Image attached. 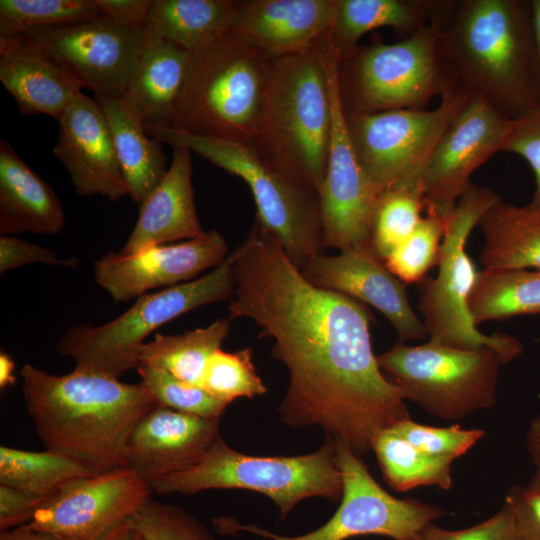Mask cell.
<instances>
[{
	"label": "cell",
	"instance_id": "cell-1",
	"mask_svg": "<svg viewBox=\"0 0 540 540\" xmlns=\"http://www.w3.org/2000/svg\"><path fill=\"white\" fill-rule=\"evenodd\" d=\"M230 254L228 318L250 319L273 340L270 353L289 374L278 407L285 425L319 426L361 456L378 433L410 418L373 352L363 303L309 282L256 221Z\"/></svg>",
	"mask_w": 540,
	"mask_h": 540
},
{
	"label": "cell",
	"instance_id": "cell-2",
	"mask_svg": "<svg viewBox=\"0 0 540 540\" xmlns=\"http://www.w3.org/2000/svg\"><path fill=\"white\" fill-rule=\"evenodd\" d=\"M20 376L26 410L46 450L98 474L128 467L131 432L156 405L140 382L75 368L55 375L31 364Z\"/></svg>",
	"mask_w": 540,
	"mask_h": 540
},
{
	"label": "cell",
	"instance_id": "cell-3",
	"mask_svg": "<svg viewBox=\"0 0 540 540\" xmlns=\"http://www.w3.org/2000/svg\"><path fill=\"white\" fill-rule=\"evenodd\" d=\"M432 19L472 95L510 120L538 103L530 0H443Z\"/></svg>",
	"mask_w": 540,
	"mask_h": 540
},
{
	"label": "cell",
	"instance_id": "cell-4",
	"mask_svg": "<svg viewBox=\"0 0 540 540\" xmlns=\"http://www.w3.org/2000/svg\"><path fill=\"white\" fill-rule=\"evenodd\" d=\"M322 40L306 50L272 59L252 142L266 163L318 196L332 131Z\"/></svg>",
	"mask_w": 540,
	"mask_h": 540
},
{
	"label": "cell",
	"instance_id": "cell-5",
	"mask_svg": "<svg viewBox=\"0 0 540 540\" xmlns=\"http://www.w3.org/2000/svg\"><path fill=\"white\" fill-rule=\"evenodd\" d=\"M192 55L183 92L164 125L252 145L273 58L230 32Z\"/></svg>",
	"mask_w": 540,
	"mask_h": 540
},
{
	"label": "cell",
	"instance_id": "cell-6",
	"mask_svg": "<svg viewBox=\"0 0 540 540\" xmlns=\"http://www.w3.org/2000/svg\"><path fill=\"white\" fill-rule=\"evenodd\" d=\"M458 83L435 19L398 42L359 45L338 59V93L346 114L425 109Z\"/></svg>",
	"mask_w": 540,
	"mask_h": 540
},
{
	"label": "cell",
	"instance_id": "cell-7",
	"mask_svg": "<svg viewBox=\"0 0 540 540\" xmlns=\"http://www.w3.org/2000/svg\"><path fill=\"white\" fill-rule=\"evenodd\" d=\"M158 494L192 495L210 489H244L270 498L284 520L301 501H340L342 476L336 442L327 437L315 452L298 456H256L231 448L220 436L194 466L150 483Z\"/></svg>",
	"mask_w": 540,
	"mask_h": 540
},
{
	"label": "cell",
	"instance_id": "cell-8",
	"mask_svg": "<svg viewBox=\"0 0 540 540\" xmlns=\"http://www.w3.org/2000/svg\"><path fill=\"white\" fill-rule=\"evenodd\" d=\"M146 133L181 147L242 179L256 205V222L301 269L322 252L319 196L271 167L251 144L186 133L164 124L145 123Z\"/></svg>",
	"mask_w": 540,
	"mask_h": 540
},
{
	"label": "cell",
	"instance_id": "cell-9",
	"mask_svg": "<svg viewBox=\"0 0 540 540\" xmlns=\"http://www.w3.org/2000/svg\"><path fill=\"white\" fill-rule=\"evenodd\" d=\"M234 291L232 257L206 275L136 298L121 315L102 325L70 327L56 343L74 368L119 379L138 368L145 339L159 327L198 307L231 299Z\"/></svg>",
	"mask_w": 540,
	"mask_h": 540
},
{
	"label": "cell",
	"instance_id": "cell-10",
	"mask_svg": "<svg viewBox=\"0 0 540 540\" xmlns=\"http://www.w3.org/2000/svg\"><path fill=\"white\" fill-rule=\"evenodd\" d=\"M501 199L492 189L473 184L458 200L441 244L437 275L419 283L418 309L430 341L461 349L487 347L506 364L522 354L523 345L510 335H486L477 329L469 298L478 272L466 252L473 228Z\"/></svg>",
	"mask_w": 540,
	"mask_h": 540
},
{
	"label": "cell",
	"instance_id": "cell-11",
	"mask_svg": "<svg viewBox=\"0 0 540 540\" xmlns=\"http://www.w3.org/2000/svg\"><path fill=\"white\" fill-rule=\"evenodd\" d=\"M377 361L405 400L449 421L494 405L499 368L504 364L487 347L461 349L430 340L420 345L398 340Z\"/></svg>",
	"mask_w": 540,
	"mask_h": 540
},
{
	"label": "cell",
	"instance_id": "cell-12",
	"mask_svg": "<svg viewBox=\"0 0 540 540\" xmlns=\"http://www.w3.org/2000/svg\"><path fill=\"white\" fill-rule=\"evenodd\" d=\"M336 442V460L342 476L340 505L319 528L302 535L284 536L232 518L216 520L223 534L247 532L268 540H347L377 535L393 540H420L424 529L446 512L415 499H399L373 478L361 456L341 441Z\"/></svg>",
	"mask_w": 540,
	"mask_h": 540
},
{
	"label": "cell",
	"instance_id": "cell-13",
	"mask_svg": "<svg viewBox=\"0 0 540 540\" xmlns=\"http://www.w3.org/2000/svg\"><path fill=\"white\" fill-rule=\"evenodd\" d=\"M472 96L458 83L432 110L344 112L356 157L378 194L391 186L420 178L439 139Z\"/></svg>",
	"mask_w": 540,
	"mask_h": 540
},
{
	"label": "cell",
	"instance_id": "cell-14",
	"mask_svg": "<svg viewBox=\"0 0 540 540\" xmlns=\"http://www.w3.org/2000/svg\"><path fill=\"white\" fill-rule=\"evenodd\" d=\"M332 99V131L327 168L319 194L323 248L339 252L371 247L370 219L378 195L352 147L337 86L338 57L322 41Z\"/></svg>",
	"mask_w": 540,
	"mask_h": 540
},
{
	"label": "cell",
	"instance_id": "cell-15",
	"mask_svg": "<svg viewBox=\"0 0 540 540\" xmlns=\"http://www.w3.org/2000/svg\"><path fill=\"white\" fill-rule=\"evenodd\" d=\"M27 34L51 52L81 89L91 90L95 96L120 98L125 97L135 59L149 31L98 16Z\"/></svg>",
	"mask_w": 540,
	"mask_h": 540
},
{
	"label": "cell",
	"instance_id": "cell-16",
	"mask_svg": "<svg viewBox=\"0 0 540 540\" xmlns=\"http://www.w3.org/2000/svg\"><path fill=\"white\" fill-rule=\"evenodd\" d=\"M152 492L129 467L80 478L50 496L23 526L62 540H99L130 519Z\"/></svg>",
	"mask_w": 540,
	"mask_h": 540
},
{
	"label": "cell",
	"instance_id": "cell-17",
	"mask_svg": "<svg viewBox=\"0 0 540 540\" xmlns=\"http://www.w3.org/2000/svg\"><path fill=\"white\" fill-rule=\"evenodd\" d=\"M510 122L481 97L472 96L439 139L421 173L426 211L452 213L472 187L473 172L501 151Z\"/></svg>",
	"mask_w": 540,
	"mask_h": 540
},
{
	"label": "cell",
	"instance_id": "cell-18",
	"mask_svg": "<svg viewBox=\"0 0 540 540\" xmlns=\"http://www.w3.org/2000/svg\"><path fill=\"white\" fill-rule=\"evenodd\" d=\"M228 255L225 238L210 230L199 238L134 254L108 252L93 264L94 278L115 302H127L155 289L194 280L222 264Z\"/></svg>",
	"mask_w": 540,
	"mask_h": 540
},
{
	"label": "cell",
	"instance_id": "cell-19",
	"mask_svg": "<svg viewBox=\"0 0 540 540\" xmlns=\"http://www.w3.org/2000/svg\"><path fill=\"white\" fill-rule=\"evenodd\" d=\"M300 271L318 287L377 309L394 327L400 341L422 340L428 336L409 302L405 283L389 271L371 247L353 248L336 255L321 253Z\"/></svg>",
	"mask_w": 540,
	"mask_h": 540
},
{
	"label": "cell",
	"instance_id": "cell-20",
	"mask_svg": "<svg viewBox=\"0 0 540 540\" xmlns=\"http://www.w3.org/2000/svg\"><path fill=\"white\" fill-rule=\"evenodd\" d=\"M58 123L52 154L68 173L75 192L111 201L129 196L110 126L97 100L78 93Z\"/></svg>",
	"mask_w": 540,
	"mask_h": 540
},
{
	"label": "cell",
	"instance_id": "cell-21",
	"mask_svg": "<svg viewBox=\"0 0 540 540\" xmlns=\"http://www.w3.org/2000/svg\"><path fill=\"white\" fill-rule=\"evenodd\" d=\"M219 419L154 405L136 424L127 444V464L151 483L196 465L221 436Z\"/></svg>",
	"mask_w": 540,
	"mask_h": 540
},
{
	"label": "cell",
	"instance_id": "cell-22",
	"mask_svg": "<svg viewBox=\"0 0 540 540\" xmlns=\"http://www.w3.org/2000/svg\"><path fill=\"white\" fill-rule=\"evenodd\" d=\"M335 9L336 0H239L230 33L277 58L322 40Z\"/></svg>",
	"mask_w": 540,
	"mask_h": 540
},
{
	"label": "cell",
	"instance_id": "cell-23",
	"mask_svg": "<svg viewBox=\"0 0 540 540\" xmlns=\"http://www.w3.org/2000/svg\"><path fill=\"white\" fill-rule=\"evenodd\" d=\"M0 81L23 115L60 119L82 89L36 38L0 37Z\"/></svg>",
	"mask_w": 540,
	"mask_h": 540
},
{
	"label": "cell",
	"instance_id": "cell-24",
	"mask_svg": "<svg viewBox=\"0 0 540 540\" xmlns=\"http://www.w3.org/2000/svg\"><path fill=\"white\" fill-rule=\"evenodd\" d=\"M191 153L186 148H174L165 176L139 205L137 221L120 253L134 254L157 245L199 238L207 232L197 215Z\"/></svg>",
	"mask_w": 540,
	"mask_h": 540
},
{
	"label": "cell",
	"instance_id": "cell-25",
	"mask_svg": "<svg viewBox=\"0 0 540 540\" xmlns=\"http://www.w3.org/2000/svg\"><path fill=\"white\" fill-rule=\"evenodd\" d=\"M65 223L53 188L0 140V233L56 235Z\"/></svg>",
	"mask_w": 540,
	"mask_h": 540
},
{
	"label": "cell",
	"instance_id": "cell-26",
	"mask_svg": "<svg viewBox=\"0 0 540 540\" xmlns=\"http://www.w3.org/2000/svg\"><path fill=\"white\" fill-rule=\"evenodd\" d=\"M192 56L149 32L135 59L125 94L144 123H168L186 84Z\"/></svg>",
	"mask_w": 540,
	"mask_h": 540
},
{
	"label": "cell",
	"instance_id": "cell-27",
	"mask_svg": "<svg viewBox=\"0 0 540 540\" xmlns=\"http://www.w3.org/2000/svg\"><path fill=\"white\" fill-rule=\"evenodd\" d=\"M95 99L109 123L129 196L140 205L168 170L162 142L146 133L143 119L125 97L95 96Z\"/></svg>",
	"mask_w": 540,
	"mask_h": 540
},
{
	"label": "cell",
	"instance_id": "cell-28",
	"mask_svg": "<svg viewBox=\"0 0 540 540\" xmlns=\"http://www.w3.org/2000/svg\"><path fill=\"white\" fill-rule=\"evenodd\" d=\"M442 0H336L334 18L327 33L338 59L350 55L360 38L374 29L389 27L403 38L425 26Z\"/></svg>",
	"mask_w": 540,
	"mask_h": 540
},
{
	"label": "cell",
	"instance_id": "cell-29",
	"mask_svg": "<svg viewBox=\"0 0 540 540\" xmlns=\"http://www.w3.org/2000/svg\"><path fill=\"white\" fill-rule=\"evenodd\" d=\"M480 261L487 270H540V208L502 199L481 218Z\"/></svg>",
	"mask_w": 540,
	"mask_h": 540
},
{
	"label": "cell",
	"instance_id": "cell-30",
	"mask_svg": "<svg viewBox=\"0 0 540 540\" xmlns=\"http://www.w3.org/2000/svg\"><path fill=\"white\" fill-rule=\"evenodd\" d=\"M239 0H154L147 29L191 54L230 32Z\"/></svg>",
	"mask_w": 540,
	"mask_h": 540
},
{
	"label": "cell",
	"instance_id": "cell-31",
	"mask_svg": "<svg viewBox=\"0 0 540 540\" xmlns=\"http://www.w3.org/2000/svg\"><path fill=\"white\" fill-rule=\"evenodd\" d=\"M230 327L231 320L227 317L180 334H155L141 347L139 366L163 369L180 380L201 387L207 361L221 349Z\"/></svg>",
	"mask_w": 540,
	"mask_h": 540
},
{
	"label": "cell",
	"instance_id": "cell-32",
	"mask_svg": "<svg viewBox=\"0 0 540 540\" xmlns=\"http://www.w3.org/2000/svg\"><path fill=\"white\" fill-rule=\"evenodd\" d=\"M469 309L476 325L540 314V270L479 271L469 298Z\"/></svg>",
	"mask_w": 540,
	"mask_h": 540
},
{
	"label": "cell",
	"instance_id": "cell-33",
	"mask_svg": "<svg viewBox=\"0 0 540 540\" xmlns=\"http://www.w3.org/2000/svg\"><path fill=\"white\" fill-rule=\"evenodd\" d=\"M371 450L385 482L395 491L407 492L420 486L452 488L453 460L419 450L392 428L376 435Z\"/></svg>",
	"mask_w": 540,
	"mask_h": 540
},
{
	"label": "cell",
	"instance_id": "cell-34",
	"mask_svg": "<svg viewBox=\"0 0 540 540\" xmlns=\"http://www.w3.org/2000/svg\"><path fill=\"white\" fill-rule=\"evenodd\" d=\"M85 465L46 450L0 447V484L50 497L80 478L96 475Z\"/></svg>",
	"mask_w": 540,
	"mask_h": 540
},
{
	"label": "cell",
	"instance_id": "cell-35",
	"mask_svg": "<svg viewBox=\"0 0 540 540\" xmlns=\"http://www.w3.org/2000/svg\"><path fill=\"white\" fill-rule=\"evenodd\" d=\"M421 179L382 190L376 197L370 219V245L383 262L414 231L425 208Z\"/></svg>",
	"mask_w": 540,
	"mask_h": 540
},
{
	"label": "cell",
	"instance_id": "cell-36",
	"mask_svg": "<svg viewBox=\"0 0 540 540\" xmlns=\"http://www.w3.org/2000/svg\"><path fill=\"white\" fill-rule=\"evenodd\" d=\"M101 16L94 0H1L0 37Z\"/></svg>",
	"mask_w": 540,
	"mask_h": 540
},
{
	"label": "cell",
	"instance_id": "cell-37",
	"mask_svg": "<svg viewBox=\"0 0 540 540\" xmlns=\"http://www.w3.org/2000/svg\"><path fill=\"white\" fill-rule=\"evenodd\" d=\"M410 236L384 261L389 271L403 283H420L437 266L449 216L426 211Z\"/></svg>",
	"mask_w": 540,
	"mask_h": 540
},
{
	"label": "cell",
	"instance_id": "cell-38",
	"mask_svg": "<svg viewBox=\"0 0 540 540\" xmlns=\"http://www.w3.org/2000/svg\"><path fill=\"white\" fill-rule=\"evenodd\" d=\"M251 348L234 352L219 349L207 361L201 387L212 396L231 403L238 398H253L267 392L256 372Z\"/></svg>",
	"mask_w": 540,
	"mask_h": 540
},
{
	"label": "cell",
	"instance_id": "cell-39",
	"mask_svg": "<svg viewBox=\"0 0 540 540\" xmlns=\"http://www.w3.org/2000/svg\"><path fill=\"white\" fill-rule=\"evenodd\" d=\"M140 383L157 405L207 419H219L229 403L209 394L202 387L180 380L167 371L140 365Z\"/></svg>",
	"mask_w": 540,
	"mask_h": 540
},
{
	"label": "cell",
	"instance_id": "cell-40",
	"mask_svg": "<svg viewBox=\"0 0 540 540\" xmlns=\"http://www.w3.org/2000/svg\"><path fill=\"white\" fill-rule=\"evenodd\" d=\"M146 540H216L182 508L149 497L129 519Z\"/></svg>",
	"mask_w": 540,
	"mask_h": 540
},
{
	"label": "cell",
	"instance_id": "cell-41",
	"mask_svg": "<svg viewBox=\"0 0 540 540\" xmlns=\"http://www.w3.org/2000/svg\"><path fill=\"white\" fill-rule=\"evenodd\" d=\"M391 428L419 450L453 461L467 453L485 435L482 429H465L457 424L448 427L428 426L411 418Z\"/></svg>",
	"mask_w": 540,
	"mask_h": 540
},
{
	"label": "cell",
	"instance_id": "cell-42",
	"mask_svg": "<svg viewBox=\"0 0 540 540\" xmlns=\"http://www.w3.org/2000/svg\"><path fill=\"white\" fill-rule=\"evenodd\" d=\"M501 151L522 157L534 175V193L529 205L540 208V102L511 120Z\"/></svg>",
	"mask_w": 540,
	"mask_h": 540
},
{
	"label": "cell",
	"instance_id": "cell-43",
	"mask_svg": "<svg viewBox=\"0 0 540 540\" xmlns=\"http://www.w3.org/2000/svg\"><path fill=\"white\" fill-rule=\"evenodd\" d=\"M420 540H521L517 530L514 510L505 497L503 506L483 522L460 530H447L429 524Z\"/></svg>",
	"mask_w": 540,
	"mask_h": 540
},
{
	"label": "cell",
	"instance_id": "cell-44",
	"mask_svg": "<svg viewBox=\"0 0 540 540\" xmlns=\"http://www.w3.org/2000/svg\"><path fill=\"white\" fill-rule=\"evenodd\" d=\"M35 263L75 268L78 264V259L75 257L59 258L53 251L46 247L24 241L13 235H1V274Z\"/></svg>",
	"mask_w": 540,
	"mask_h": 540
},
{
	"label": "cell",
	"instance_id": "cell-45",
	"mask_svg": "<svg viewBox=\"0 0 540 540\" xmlns=\"http://www.w3.org/2000/svg\"><path fill=\"white\" fill-rule=\"evenodd\" d=\"M48 498L0 484V530L28 524Z\"/></svg>",
	"mask_w": 540,
	"mask_h": 540
},
{
	"label": "cell",
	"instance_id": "cell-46",
	"mask_svg": "<svg viewBox=\"0 0 540 540\" xmlns=\"http://www.w3.org/2000/svg\"><path fill=\"white\" fill-rule=\"evenodd\" d=\"M506 498L513 506L521 540H540V488L513 486Z\"/></svg>",
	"mask_w": 540,
	"mask_h": 540
},
{
	"label": "cell",
	"instance_id": "cell-47",
	"mask_svg": "<svg viewBox=\"0 0 540 540\" xmlns=\"http://www.w3.org/2000/svg\"><path fill=\"white\" fill-rule=\"evenodd\" d=\"M154 0H94L101 16L126 27H146Z\"/></svg>",
	"mask_w": 540,
	"mask_h": 540
},
{
	"label": "cell",
	"instance_id": "cell-48",
	"mask_svg": "<svg viewBox=\"0 0 540 540\" xmlns=\"http://www.w3.org/2000/svg\"><path fill=\"white\" fill-rule=\"evenodd\" d=\"M526 446L533 465V475L529 484L540 488V414L528 427Z\"/></svg>",
	"mask_w": 540,
	"mask_h": 540
},
{
	"label": "cell",
	"instance_id": "cell-49",
	"mask_svg": "<svg viewBox=\"0 0 540 540\" xmlns=\"http://www.w3.org/2000/svg\"><path fill=\"white\" fill-rule=\"evenodd\" d=\"M535 42L534 86L537 102H540V0H530Z\"/></svg>",
	"mask_w": 540,
	"mask_h": 540
},
{
	"label": "cell",
	"instance_id": "cell-50",
	"mask_svg": "<svg viewBox=\"0 0 540 540\" xmlns=\"http://www.w3.org/2000/svg\"><path fill=\"white\" fill-rule=\"evenodd\" d=\"M0 540H62L61 538L36 531L26 526H19L10 530L1 531Z\"/></svg>",
	"mask_w": 540,
	"mask_h": 540
},
{
	"label": "cell",
	"instance_id": "cell-51",
	"mask_svg": "<svg viewBox=\"0 0 540 540\" xmlns=\"http://www.w3.org/2000/svg\"><path fill=\"white\" fill-rule=\"evenodd\" d=\"M99 540H146L143 534L128 519L110 530Z\"/></svg>",
	"mask_w": 540,
	"mask_h": 540
},
{
	"label": "cell",
	"instance_id": "cell-52",
	"mask_svg": "<svg viewBox=\"0 0 540 540\" xmlns=\"http://www.w3.org/2000/svg\"><path fill=\"white\" fill-rule=\"evenodd\" d=\"M15 363L5 352L0 353V388L3 390L16 382Z\"/></svg>",
	"mask_w": 540,
	"mask_h": 540
}]
</instances>
